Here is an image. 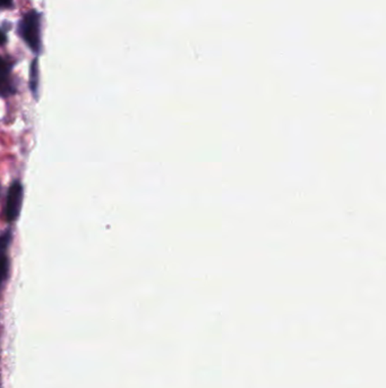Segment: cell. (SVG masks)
<instances>
[{"label":"cell","mask_w":386,"mask_h":388,"mask_svg":"<svg viewBox=\"0 0 386 388\" xmlns=\"http://www.w3.org/2000/svg\"><path fill=\"white\" fill-rule=\"evenodd\" d=\"M18 32L33 53H40L42 42H41V18L39 13L31 11L25 14L20 22Z\"/></svg>","instance_id":"obj_1"},{"label":"cell","mask_w":386,"mask_h":388,"mask_svg":"<svg viewBox=\"0 0 386 388\" xmlns=\"http://www.w3.org/2000/svg\"><path fill=\"white\" fill-rule=\"evenodd\" d=\"M23 187L20 182H14L11 185L7 194L6 201V218L8 222H15L18 218L22 209V202H23Z\"/></svg>","instance_id":"obj_2"},{"label":"cell","mask_w":386,"mask_h":388,"mask_svg":"<svg viewBox=\"0 0 386 388\" xmlns=\"http://www.w3.org/2000/svg\"><path fill=\"white\" fill-rule=\"evenodd\" d=\"M9 65L0 57V96H9L14 92L12 82L9 80Z\"/></svg>","instance_id":"obj_3"},{"label":"cell","mask_w":386,"mask_h":388,"mask_svg":"<svg viewBox=\"0 0 386 388\" xmlns=\"http://www.w3.org/2000/svg\"><path fill=\"white\" fill-rule=\"evenodd\" d=\"M39 70H38V61H34L31 65V72H30V88L32 91V94H37V90H38L39 83Z\"/></svg>","instance_id":"obj_4"},{"label":"cell","mask_w":386,"mask_h":388,"mask_svg":"<svg viewBox=\"0 0 386 388\" xmlns=\"http://www.w3.org/2000/svg\"><path fill=\"white\" fill-rule=\"evenodd\" d=\"M12 241V233L7 231L0 235V258L6 257L7 249Z\"/></svg>","instance_id":"obj_5"},{"label":"cell","mask_w":386,"mask_h":388,"mask_svg":"<svg viewBox=\"0 0 386 388\" xmlns=\"http://www.w3.org/2000/svg\"><path fill=\"white\" fill-rule=\"evenodd\" d=\"M9 270V261L7 257L0 258V286L6 280Z\"/></svg>","instance_id":"obj_6"},{"label":"cell","mask_w":386,"mask_h":388,"mask_svg":"<svg viewBox=\"0 0 386 388\" xmlns=\"http://www.w3.org/2000/svg\"><path fill=\"white\" fill-rule=\"evenodd\" d=\"M13 0H0V7L12 6Z\"/></svg>","instance_id":"obj_7"},{"label":"cell","mask_w":386,"mask_h":388,"mask_svg":"<svg viewBox=\"0 0 386 388\" xmlns=\"http://www.w3.org/2000/svg\"><path fill=\"white\" fill-rule=\"evenodd\" d=\"M6 42V35H4L3 31L0 30V46H3Z\"/></svg>","instance_id":"obj_8"}]
</instances>
